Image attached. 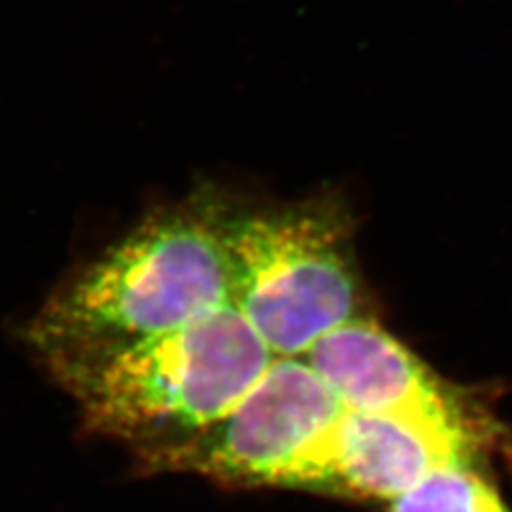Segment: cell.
I'll return each instance as SVG.
<instances>
[{"label":"cell","mask_w":512,"mask_h":512,"mask_svg":"<svg viewBox=\"0 0 512 512\" xmlns=\"http://www.w3.org/2000/svg\"><path fill=\"white\" fill-rule=\"evenodd\" d=\"M231 303L274 357H306L331 331L370 316L344 207L329 201L227 212Z\"/></svg>","instance_id":"obj_3"},{"label":"cell","mask_w":512,"mask_h":512,"mask_svg":"<svg viewBox=\"0 0 512 512\" xmlns=\"http://www.w3.org/2000/svg\"><path fill=\"white\" fill-rule=\"evenodd\" d=\"M346 406L306 357H276L212 425L139 455L148 472L195 474L233 487H286Z\"/></svg>","instance_id":"obj_4"},{"label":"cell","mask_w":512,"mask_h":512,"mask_svg":"<svg viewBox=\"0 0 512 512\" xmlns=\"http://www.w3.org/2000/svg\"><path fill=\"white\" fill-rule=\"evenodd\" d=\"M227 212L207 199L156 212L50 295L26 342L52 378L67 382L231 303Z\"/></svg>","instance_id":"obj_1"},{"label":"cell","mask_w":512,"mask_h":512,"mask_svg":"<svg viewBox=\"0 0 512 512\" xmlns=\"http://www.w3.org/2000/svg\"><path fill=\"white\" fill-rule=\"evenodd\" d=\"M476 446L389 416L344 410L301 461L288 489L391 502L446 466L472 463Z\"/></svg>","instance_id":"obj_6"},{"label":"cell","mask_w":512,"mask_h":512,"mask_svg":"<svg viewBox=\"0 0 512 512\" xmlns=\"http://www.w3.org/2000/svg\"><path fill=\"white\" fill-rule=\"evenodd\" d=\"M387 504L389 512H510L472 463L431 472Z\"/></svg>","instance_id":"obj_7"},{"label":"cell","mask_w":512,"mask_h":512,"mask_svg":"<svg viewBox=\"0 0 512 512\" xmlns=\"http://www.w3.org/2000/svg\"><path fill=\"white\" fill-rule=\"evenodd\" d=\"M348 410L380 414L480 444L463 397L370 314L318 340L306 355Z\"/></svg>","instance_id":"obj_5"},{"label":"cell","mask_w":512,"mask_h":512,"mask_svg":"<svg viewBox=\"0 0 512 512\" xmlns=\"http://www.w3.org/2000/svg\"><path fill=\"white\" fill-rule=\"evenodd\" d=\"M274 359L246 316L227 303L116 352L60 387L73 395L90 431L131 444L139 457L216 423Z\"/></svg>","instance_id":"obj_2"}]
</instances>
